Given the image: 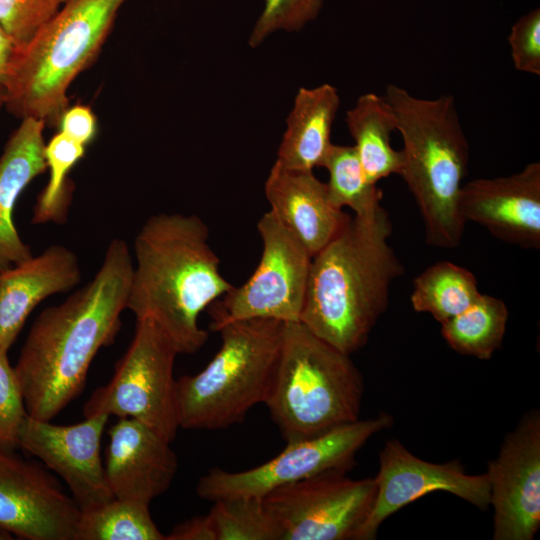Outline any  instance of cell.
Listing matches in <instances>:
<instances>
[{"instance_id": "obj_26", "label": "cell", "mask_w": 540, "mask_h": 540, "mask_svg": "<svg viewBox=\"0 0 540 540\" xmlns=\"http://www.w3.org/2000/svg\"><path fill=\"white\" fill-rule=\"evenodd\" d=\"M322 167L329 173L326 185L334 206L349 207L360 218L382 208V191L367 178L354 146L333 144Z\"/></svg>"}, {"instance_id": "obj_34", "label": "cell", "mask_w": 540, "mask_h": 540, "mask_svg": "<svg viewBox=\"0 0 540 540\" xmlns=\"http://www.w3.org/2000/svg\"><path fill=\"white\" fill-rule=\"evenodd\" d=\"M165 540H216L209 515L197 516L181 522L165 535Z\"/></svg>"}, {"instance_id": "obj_21", "label": "cell", "mask_w": 540, "mask_h": 540, "mask_svg": "<svg viewBox=\"0 0 540 540\" xmlns=\"http://www.w3.org/2000/svg\"><path fill=\"white\" fill-rule=\"evenodd\" d=\"M339 106L338 91L328 83L300 88L275 162L293 170L322 167L333 145L331 131Z\"/></svg>"}, {"instance_id": "obj_20", "label": "cell", "mask_w": 540, "mask_h": 540, "mask_svg": "<svg viewBox=\"0 0 540 540\" xmlns=\"http://www.w3.org/2000/svg\"><path fill=\"white\" fill-rule=\"evenodd\" d=\"M45 124L21 119L0 155V273L32 257L15 226L14 209L24 189L47 169Z\"/></svg>"}, {"instance_id": "obj_14", "label": "cell", "mask_w": 540, "mask_h": 540, "mask_svg": "<svg viewBox=\"0 0 540 540\" xmlns=\"http://www.w3.org/2000/svg\"><path fill=\"white\" fill-rule=\"evenodd\" d=\"M108 418L97 414L73 425H55L28 415L20 427L19 447L64 480L81 511L114 499L100 456Z\"/></svg>"}, {"instance_id": "obj_4", "label": "cell", "mask_w": 540, "mask_h": 540, "mask_svg": "<svg viewBox=\"0 0 540 540\" xmlns=\"http://www.w3.org/2000/svg\"><path fill=\"white\" fill-rule=\"evenodd\" d=\"M384 96L403 139L400 175L419 209L426 241L434 247L456 248L466 224L458 199L469 163L456 101L452 95L420 98L395 84L386 87Z\"/></svg>"}, {"instance_id": "obj_31", "label": "cell", "mask_w": 540, "mask_h": 540, "mask_svg": "<svg viewBox=\"0 0 540 540\" xmlns=\"http://www.w3.org/2000/svg\"><path fill=\"white\" fill-rule=\"evenodd\" d=\"M8 350L0 346V449L13 451L18 445L20 427L28 416L22 388Z\"/></svg>"}, {"instance_id": "obj_13", "label": "cell", "mask_w": 540, "mask_h": 540, "mask_svg": "<svg viewBox=\"0 0 540 540\" xmlns=\"http://www.w3.org/2000/svg\"><path fill=\"white\" fill-rule=\"evenodd\" d=\"M494 540H532L540 527V414L531 410L487 465Z\"/></svg>"}, {"instance_id": "obj_9", "label": "cell", "mask_w": 540, "mask_h": 540, "mask_svg": "<svg viewBox=\"0 0 540 540\" xmlns=\"http://www.w3.org/2000/svg\"><path fill=\"white\" fill-rule=\"evenodd\" d=\"M392 425L393 417L382 412L313 438L289 442L274 458L252 469L230 472L213 468L200 478L197 495L211 502L234 497L262 498L278 487L323 472H347L355 465V456L364 444Z\"/></svg>"}, {"instance_id": "obj_22", "label": "cell", "mask_w": 540, "mask_h": 540, "mask_svg": "<svg viewBox=\"0 0 540 540\" xmlns=\"http://www.w3.org/2000/svg\"><path fill=\"white\" fill-rule=\"evenodd\" d=\"M346 123L363 170L372 183L392 174L400 175L403 153L391 145L396 120L385 96L372 92L361 95L347 111Z\"/></svg>"}, {"instance_id": "obj_32", "label": "cell", "mask_w": 540, "mask_h": 540, "mask_svg": "<svg viewBox=\"0 0 540 540\" xmlns=\"http://www.w3.org/2000/svg\"><path fill=\"white\" fill-rule=\"evenodd\" d=\"M508 43L516 70L540 75V10L521 16L511 27Z\"/></svg>"}, {"instance_id": "obj_28", "label": "cell", "mask_w": 540, "mask_h": 540, "mask_svg": "<svg viewBox=\"0 0 540 540\" xmlns=\"http://www.w3.org/2000/svg\"><path fill=\"white\" fill-rule=\"evenodd\" d=\"M208 515L216 540H280L279 530L261 498L216 500Z\"/></svg>"}, {"instance_id": "obj_17", "label": "cell", "mask_w": 540, "mask_h": 540, "mask_svg": "<svg viewBox=\"0 0 540 540\" xmlns=\"http://www.w3.org/2000/svg\"><path fill=\"white\" fill-rule=\"evenodd\" d=\"M105 474L116 499L149 505L171 485L177 456L154 430L134 418H119L108 431Z\"/></svg>"}, {"instance_id": "obj_25", "label": "cell", "mask_w": 540, "mask_h": 540, "mask_svg": "<svg viewBox=\"0 0 540 540\" xmlns=\"http://www.w3.org/2000/svg\"><path fill=\"white\" fill-rule=\"evenodd\" d=\"M74 540H165L154 523L149 505L113 500L81 511Z\"/></svg>"}, {"instance_id": "obj_12", "label": "cell", "mask_w": 540, "mask_h": 540, "mask_svg": "<svg viewBox=\"0 0 540 540\" xmlns=\"http://www.w3.org/2000/svg\"><path fill=\"white\" fill-rule=\"evenodd\" d=\"M374 481L373 508L357 540L375 539L389 516L431 492L451 493L479 509L490 505L486 473L468 474L458 460L445 463L422 460L395 438L389 439L379 454V471Z\"/></svg>"}, {"instance_id": "obj_18", "label": "cell", "mask_w": 540, "mask_h": 540, "mask_svg": "<svg viewBox=\"0 0 540 540\" xmlns=\"http://www.w3.org/2000/svg\"><path fill=\"white\" fill-rule=\"evenodd\" d=\"M270 211L313 257L348 223L351 216L329 199L326 183L313 171L272 166L265 182Z\"/></svg>"}, {"instance_id": "obj_16", "label": "cell", "mask_w": 540, "mask_h": 540, "mask_svg": "<svg viewBox=\"0 0 540 540\" xmlns=\"http://www.w3.org/2000/svg\"><path fill=\"white\" fill-rule=\"evenodd\" d=\"M458 210L465 223L523 248L540 247V163L509 176L479 178L462 185Z\"/></svg>"}, {"instance_id": "obj_7", "label": "cell", "mask_w": 540, "mask_h": 540, "mask_svg": "<svg viewBox=\"0 0 540 540\" xmlns=\"http://www.w3.org/2000/svg\"><path fill=\"white\" fill-rule=\"evenodd\" d=\"M284 323L252 318L222 323L221 346L195 375L176 379L179 426L218 430L241 423L270 392Z\"/></svg>"}, {"instance_id": "obj_5", "label": "cell", "mask_w": 540, "mask_h": 540, "mask_svg": "<svg viewBox=\"0 0 540 540\" xmlns=\"http://www.w3.org/2000/svg\"><path fill=\"white\" fill-rule=\"evenodd\" d=\"M126 0H69L24 46L14 49L1 84L14 116L57 121L67 91L92 62Z\"/></svg>"}, {"instance_id": "obj_2", "label": "cell", "mask_w": 540, "mask_h": 540, "mask_svg": "<svg viewBox=\"0 0 540 540\" xmlns=\"http://www.w3.org/2000/svg\"><path fill=\"white\" fill-rule=\"evenodd\" d=\"M134 253L127 309L137 320H154L178 354L197 352L208 339L200 314L233 288L220 273L207 225L196 215H152Z\"/></svg>"}, {"instance_id": "obj_6", "label": "cell", "mask_w": 540, "mask_h": 540, "mask_svg": "<svg viewBox=\"0 0 540 540\" xmlns=\"http://www.w3.org/2000/svg\"><path fill=\"white\" fill-rule=\"evenodd\" d=\"M363 378L350 358L300 322L284 323L273 383L264 404L286 443L360 419Z\"/></svg>"}, {"instance_id": "obj_30", "label": "cell", "mask_w": 540, "mask_h": 540, "mask_svg": "<svg viewBox=\"0 0 540 540\" xmlns=\"http://www.w3.org/2000/svg\"><path fill=\"white\" fill-rule=\"evenodd\" d=\"M60 0H0V25L15 49L27 44L60 9Z\"/></svg>"}, {"instance_id": "obj_19", "label": "cell", "mask_w": 540, "mask_h": 540, "mask_svg": "<svg viewBox=\"0 0 540 540\" xmlns=\"http://www.w3.org/2000/svg\"><path fill=\"white\" fill-rule=\"evenodd\" d=\"M81 280L77 255L62 245H51L0 273V346L14 344L25 321L44 299L66 292Z\"/></svg>"}, {"instance_id": "obj_8", "label": "cell", "mask_w": 540, "mask_h": 540, "mask_svg": "<svg viewBox=\"0 0 540 540\" xmlns=\"http://www.w3.org/2000/svg\"><path fill=\"white\" fill-rule=\"evenodd\" d=\"M177 354L154 320H137L134 337L116 363L113 377L94 390L83 406V415L134 418L171 443L180 427L173 375Z\"/></svg>"}, {"instance_id": "obj_29", "label": "cell", "mask_w": 540, "mask_h": 540, "mask_svg": "<svg viewBox=\"0 0 540 540\" xmlns=\"http://www.w3.org/2000/svg\"><path fill=\"white\" fill-rule=\"evenodd\" d=\"M263 9L254 24L249 45L257 47L277 31H298L319 15L323 0H263Z\"/></svg>"}, {"instance_id": "obj_36", "label": "cell", "mask_w": 540, "mask_h": 540, "mask_svg": "<svg viewBox=\"0 0 540 540\" xmlns=\"http://www.w3.org/2000/svg\"><path fill=\"white\" fill-rule=\"evenodd\" d=\"M13 538L11 534L0 528V540H11Z\"/></svg>"}, {"instance_id": "obj_27", "label": "cell", "mask_w": 540, "mask_h": 540, "mask_svg": "<svg viewBox=\"0 0 540 540\" xmlns=\"http://www.w3.org/2000/svg\"><path fill=\"white\" fill-rule=\"evenodd\" d=\"M84 154L85 146L62 132L45 145L49 179L35 203L32 223L60 224L66 221L72 193L67 175Z\"/></svg>"}, {"instance_id": "obj_33", "label": "cell", "mask_w": 540, "mask_h": 540, "mask_svg": "<svg viewBox=\"0 0 540 540\" xmlns=\"http://www.w3.org/2000/svg\"><path fill=\"white\" fill-rule=\"evenodd\" d=\"M61 131L76 142L86 145L96 131V120L91 109L86 106H74L62 114Z\"/></svg>"}, {"instance_id": "obj_35", "label": "cell", "mask_w": 540, "mask_h": 540, "mask_svg": "<svg viewBox=\"0 0 540 540\" xmlns=\"http://www.w3.org/2000/svg\"><path fill=\"white\" fill-rule=\"evenodd\" d=\"M14 49L11 38L0 25V86L7 73Z\"/></svg>"}, {"instance_id": "obj_3", "label": "cell", "mask_w": 540, "mask_h": 540, "mask_svg": "<svg viewBox=\"0 0 540 540\" xmlns=\"http://www.w3.org/2000/svg\"><path fill=\"white\" fill-rule=\"evenodd\" d=\"M391 222L382 207L351 217L312 257L300 323L339 351L361 349L386 311L389 289L404 267L389 244Z\"/></svg>"}, {"instance_id": "obj_23", "label": "cell", "mask_w": 540, "mask_h": 540, "mask_svg": "<svg viewBox=\"0 0 540 540\" xmlns=\"http://www.w3.org/2000/svg\"><path fill=\"white\" fill-rule=\"evenodd\" d=\"M480 295L471 271L439 261L414 279L410 300L415 311L429 313L442 324L465 311Z\"/></svg>"}, {"instance_id": "obj_1", "label": "cell", "mask_w": 540, "mask_h": 540, "mask_svg": "<svg viewBox=\"0 0 540 540\" xmlns=\"http://www.w3.org/2000/svg\"><path fill=\"white\" fill-rule=\"evenodd\" d=\"M133 267L127 243L114 238L94 278L38 315L14 366L29 416L51 421L81 393L95 355L121 328Z\"/></svg>"}, {"instance_id": "obj_15", "label": "cell", "mask_w": 540, "mask_h": 540, "mask_svg": "<svg viewBox=\"0 0 540 540\" xmlns=\"http://www.w3.org/2000/svg\"><path fill=\"white\" fill-rule=\"evenodd\" d=\"M81 509L42 467L0 449V528L28 540H74Z\"/></svg>"}, {"instance_id": "obj_37", "label": "cell", "mask_w": 540, "mask_h": 540, "mask_svg": "<svg viewBox=\"0 0 540 540\" xmlns=\"http://www.w3.org/2000/svg\"><path fill=\"white\" fill-rule=\"evenodd\" d=\"M4 105V92L2 87L0 86V108Z\"/></svg>"}, {"instance_id": "obj_11", "label": "cell", "mask_w": 540, "mask_h": 540, "mask_svg": "<svg viewBox=\"0 0 540 540\" xmlns=\"http://www.w3.org/2000/svg\"><path fill=\"white\" fill-rule=\"evenodd\" d=\"M376 496L374 478L331 470L278 487L261 498L280 540H357Z\"/></svg>"}, {"instance_id": "obj_24", "label": "cell", "mask_w": 540, "mask_h": 540, "mask_svg": "<svg viewBox=\"0 0 540 540\" xmlns=\"http://www.w3.org/2000/svg\"><path fill=\"white\" fill-rule=\"evenodd\" d=\"M507 320L505 302L481 293L465 311L441 324V334L454 351L489 360L502 345Z\"/></svg>"}, {"instance_id": "obj_10", "label": "cell", "mask_w": 540, "mask_h": 540, "mask_svg": "<svg viewBox=\"0 0 540 540\" xmlns=\"http://www.w3.org/2000/svg\"><path fill=\"white\" fill-rule=\"evenodd\" d=\"M262 241L258 266L249 279L212 303L210 329L229 321L265 318L299 322L312 256L269 210L257 224Z\"/></svg>"}, {"instance_id": "obj_38", "label": "cell", "mask_w": 540, "mask_h": 540, "mask_svg": "<svg viewBox=\"0 0 540 540\" xmlns=\"http://www.w3.org/2000/svg\"><path fill=\"white\" fill-rule=\"evenodd\" d=\"M67 1H69V0H60L61 4H64V3H66Z\"/></svg>"}]
</instances>
